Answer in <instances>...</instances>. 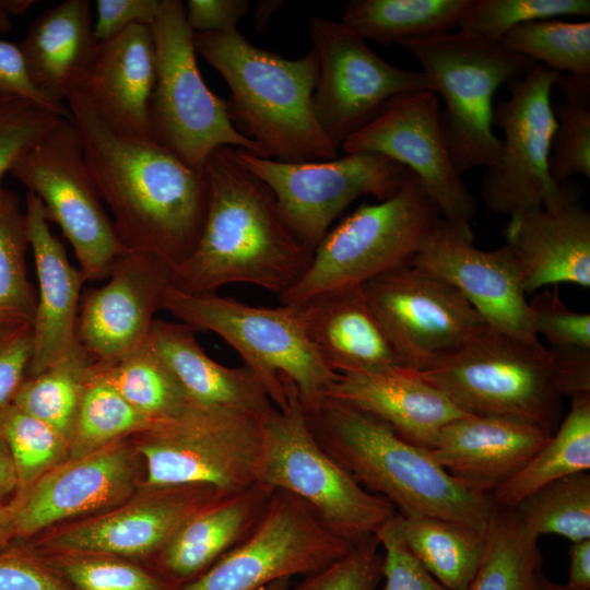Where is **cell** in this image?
<instances>
[{
    "mask_svg": "<svg viewBox=\"0 0 590 590\" xmlns=\"http://www.w3.org/2000/svg\"><path fill=\"white\" fill-rule=\"evenodd\" d=\"M67 102L119 239L173 271L192 253L203 229L209 205L204 169L187 166L154 141L116 134L76 91Z\"/></svg>",
    "mask_w": 590,
    "mask_h": 590,
    "instance_id": "6da1fadb",
    "label": "cell"
},
{
    "mask_svg": "<svg viewBox=\"0 0 590 590\" xmlns=\"http://www.w3.org/2000/svg\"><path fill=\"white\" fill-rule=\"evenodd\" d=\"M209 205L192 253L170 274L188 294H212L231 283H249L283 294L309 268L314 251L283 219L271 189L221 146L204 167Z\"/></svg>",
    "mask_w": 590,
    "mask_h": 590,
    "instance_id": "7a4b0ae2",
    "label": "cell"
},
{
    "mask_svg": "<svg viewBox=\"0 0 590 590\" xmlns=\"http://www.w3.org/2000/svg\"><path fill=\"white\" fill-rule=\"evenodd\" d=\"M305 413L320 447L364 489L389 500L400 515L438 517L485 534L495 508L491 496L461 485L427 449L331 397Z\"/></svg>",
    "mask_w": 590,
    "mask_h": 590,
    "instance_id": "3957f363",
    "label": "cell"
},
{
    "mask_svg": "<svg viewBox=\"0 0 590 590\" xmlns=\"http://www.w3.org/2000/svg\"><path fill=\"white\" fill-rule=\"evenodd\" d=\"M193 42L229 87L235 127L264 157L287 163L338 157L314 109L319 64L312 49L287 59L250 44L237 28L194 33Z\"/></svg>",
    "mask_w": 590,
    "mask_h": 590,
    "instance_id": "277c9868",
    "label": "cell"
},
{
    "mask_svg": "<svg viewBox=\"0 0 590 590\" xmlns=\"http://www.w3.org/2000/svg\"><path fill=\"white\" fill-rule=\"evenodd\" d=\"M423 67L433 91L445 103L440 125L459 174L496 168L502 141L493 131V97L503 84L526 75L536 62L500 42L462 31L400 42Z\"/></svg>",
    "mask_w": 590,
    "mask_h": 590,
    "instance_id": "5b68a950",
    "label": "cell"
},
{
    "mask_svg": "<svg viewBox=\"0 0 590 590\" xmlns=\"http://www.w3.org/2000/svg\"><path fill=\"white\" fill-rule=\"evenodd\" d=\"M162 309L194 331H210L227 342L278 409L287 403L282 377L296 386L305 410L318 404L338 377L317 355L292 305L251 306L215 293L188 294L169 284Z\"/></svg>",
    "mask_w": 590,
    "mask_h": 590,
    "instance_id": "8992f818",
    "label": "cell"
},
{
    "mask_svg": "<svg viewBox=\"0 0 590 590\" xmlns=\"http://www.w3.org/2000/svg\"><path fill=\"white\" fill-rule=\"evenodd\" d=\"M418 373L469 415L521 421L552 434L560 423L551 351L487 324Z\"/></svg>",
    "mask_w": 590,
    "mask_h": 590,
    "instance_id": "52a82bcc",
    "label": "cell"
},
{
    "mask_svg": "<svg viewBox=\"0 0 590 590\" xmlns=\"http://www.w3.org/2000/svg\"><path fill=\"white\" fill-rule=\"evenodd\" d=\"M441 216L417 176L408 169L393 197L363 203L328 231L307 271L279 295L280 302L291 305L326 291L363 285L411 263Z\"/></svg>",
    "mask_w": 590,
    "mask_h": 590,
    "instance_id": "ba28073f",
    "label": "cell"
},
{
    "mask_svg": "<svg viewBox=\"0 0 590 590\" xmlns=\"http://www.w3.org/2000/svg\"><path fill=\"white\" fill-rule=\"evenodd\" d=\"M283 378L287 403L263 420L259 482L299 498L327 529L352 545L376 535L397 509L386 498L364 489L320 447L296 386Z\"/></svg>",
    "mask_w": 590,
    "mask_h": 590,
    "instance_id": "9c48e42d",
    "label": "cell"
},
{
    "mask_svg": "<svg viewBox=\"0 0 590 590\" xmlns=\"http://www.w3.org/2000/svg\"><path fill=\"white\" fill-rule=\"evenodd\" d=\"M131 437L145 463L143 486L206 485L234 493L259 482L264 427L258 416L189 403Z\"/></svg>",
    "mask_w": 590,
    "mask_h": 590,
    "instance_id": "30bf717a",
    "label": "cell"
},
{
    "mask_svg": "<svg viewBox=\"0 0 590 590\" xmlns=\"http://www.w3.org/2000/svg\"><path fill=\"white\" fill-rule=\"evenodd\" d=\"M150 28L156 56V80L149 105L154 142L194 169H202L221 146L264 157L259 145L235 127L227 101L203 81L185 4L162 0Z\"/></svg>",
    "mask_w": 590,
    "mask_h": 590,
    "instance_id": "8fae6325",
    "label": "cell"
},
{
    "mask_svg": "<svg viewBox=\"0 0 590 590\" xmlns=\"http://www.w3.org/2000/svg\"><path fill=\"white\" fill-rule=\"evenodd\" d=\"M8 173L42 200L47 219L70 243L84 280L108 278L128 249L105 209L72 119L61 118Z\"/></svg>",
    "mask_w": 590,
    "mask_h": 590,
    "instance_id": "7c38bea8",
    "label": "cell"
},
{
    "mask_svg": "<svg viewBox=\"0 0 590 590\" xmlns=\"http://www.w3.org/2000/svg\"><path fill=\"white\" fill-rule=\"evenodd\" d=\"M558 72L536 63L510 81V97L493 108V125L504 132L502 158L486 169L480 194L491 211L516 216L538 206H552L579 196L580 188L556 184L548 169L556 128L552 91Z\"/></svg>",
    "mask_w": 590,
    "mask_h": 590,
    "instance_id": "4fadbf2b",
    "label": "cell"
},
{
    "mask_svg": "<svg viewBox=\"0 0 590 590\" xmlns=\"http://www.w3.org/2000/svg\"><path fill=\"white\" fill-rule=\"evenodd\" d=\"M237 161L273 192L281 214L309 249L328 233L330 224L353 201L374 196L393 197L408 168L376 153H349L326 161L287 163L235 149Z\"/></svg>",
    "mask_w": 590,
    "mask_h": 590,
    "instance_id": "5bb4252c",
    "label": "cell"
},
{
    "mask_svg": "<svg viewBox=\"0 0 590 590\" xmlns=\"http://www.w3.org/2000/svg\"><path fill=\"white\" fill-rule=\"evenodd\" d=\"M353 546L327 529L299 498L273 489L249 535L180 590H258L280 579L316 575Z\"/></svg>",
    "mask_w": 590,
    "mask_h": 590,
    "instance_id": "9a60e30c",
    "label": "cell"
},
{
    "mask_svg": "<svg viewBox=\"0 0 590 590\" xmlns=\"http://www.w3.org/2000/svg\"><path fill=\"white\" fill-rule=\"evenodd\" d=\"M308 32L319 64L314 109L338 151L393 96L433 91L423 71H409L387 62L341 21L315 16L308 22Z\"/></svg>",
    "mask_w": 590,
    "mask_h": 590,
    "instance_id": "2e32d148",
    "label": "cell"
},
{
    "mask_svg": "<svg viewBox=\"0 0 590 590\" xmlns=\"http://www.w3.org/2000/svg\"><path fill=\"white\" fill-rule=\"evenodd\" d=\"M403 366L424 371L486 323L449 282L412 263L362 285Z\"/></svg>",
    "mask_w": 590,
    "mask_h": 590,
    "instance_id": "e0dca14e",
    "label": "cell"
},
{
    "mask_svg": "<svg viewBox=\"0 0 590 590\" xmlns=\"http://www.w3.org/2000/svg\"><path fill=\"white\" fill-rule=\"evenodd\" d=\"M341 149L345 154H381L405 166L444 217L470 221L475 214L476 200L453 165L440 125L439 98L432 90L393 96Z\"/></svg>",
    "mask_w": 590,
    "mask_h": 590,
    "instance_id": "ac0fdd59",
    "label": "cell"
},
{
    "mask_svg": "<svg viewBox=\"0 0 590 590\" xmlns=\"http://www.w3.org/2000/svg\"><path fill=\"white\" fill-rule=\"evenodd\" d=\"M411 263L453 285L492 329L542 344L510 250L476 248L470 221L441 216Z\"/></svg>",
    "mask_w": 590,
    "mask_h": 590,
    "instance_id": "d6986e66",
    "label": "cell"
},
{
    "mask_svg": "<svg viewBox=\"0 0 590 590\" xmlns=\"http://www.w3.org/2000/svg\"><path fill=\"white\" fill-rule=\"evenodd\" d=\"M227 494L206 485L143 486L135 498L45 535L35 551L153 559L189 517Z\"/></svg>",
    "mask_w": 590,
    "mask_h": 590,
    "instance_id": "ffe728a7",
    "label": "cell"
},
{
    "mask_svg": "<svg viewBox=\"0 0 590 590\" xmlns=\"http://www.w3.org/2000/svg\"><path fill=\"white\" fill-rule=\"evenodd\" d=\"M170 274L154 257L128 249L114 263L108 282L85 292L76 338L94 362L114 363L144 343Z\"/></svg>",
    "mask_w": 590,
    "mask_h": 590,
    "instance_id": "44dd1931",
    "label": "cell"
},
{
    "mask_svg": "<svg viewBox=\"0 0 590 590\" xmlns=\"http://www.w3.org/2000/svg\"><path fill=\"white\" fill-rule=\"evenodd\" d=\"M133 450L122 438L49 470L13 505L15 538L30 539L60 521L126 502L137 483Z\"/></svg>",
    "mask_w": 590,
    "mask_h": 590,
    "instance_id": "7402d4cb",
    "label": "cell"
},
{
    "mask_svg": "<svg viewBox=\"0 0 590 590\" xmlns=\"http://www.w3.org/2000/svg\"><path fill=\"white\" fill-rule=\"evenodd\" d=\"M156 80V56L150 26L133 24L97 44L76 91L113 132L154 141L149 120Z\"/></svg>",
    "mask_w": 590,
    "mask_h": 590,
    "instance_id": "603a6c76",
    "label": "cell"
},
{
    "mask_svg": "<svg viewBox=\"0 0 590 590\" xmlns=\"http://www.w3.org/2000/svg\"><path fill=\"white\" fill-rule=\"evenodd\" d=\"M552 435L521 421L465 415L446 425L427 451L461 485L491 496L516 475Z\"/></svg>",
    "mask_w": 590,
    "mask_h": 590,
    "instance_id": "cb8c5ba5",
    "label": "cell"
},
{
    "mask_svg": "<svg viewBox=\"0 0 590 590\" xmlns=\"http://www.w3.org/2000/svg\"><path fill=\"white\" fill-rule=\"evenodd\" d=\"M504 234L526 294L559 283L590 286V213L580 194L509 217Z\"/></svg>",
    "mask_w": 590,
    "mask_h": 590,
    "instance_id": "d4e9b609",
    "label": "cell"
},
{
    "mask_svg": "<svg viewBox=\"0 0 590 590\" xmlns=\"http://www.w3.org/2000/svg\"><path fill=\"white\" fill-rule=\"evenodd\" d=\"M25 226L38 281L33 354L27 376H36L76 343L81 290L85 282L62 243L52 234L42 200L27 191Z\"/></svg>",
    "mask_w": 590,
    "mask_h": 590,
    "instance_id": "484cf974",
    "label": "cell"
},
{
    "mask_svg": "<svg viewBox=\"0 0 590 590\" xmlns=\"http://www.w3.org/2000/svg\"><path fill=\"white\" fill-rule=\"evenodd\" d=\"M291 305L317 355L333 373L403 366L362 285L326 291Z\"/></svg>",
    "mask_w": 590,
    "mask_h": 590,
    "instance_id": "4316f807",
    "label": "cell"
},
{
    "mask_svg": "<svg viewBox=\"0 0 590 590\" xmlns=\"http://www.w3.org/2000/svg\"><path fill=\"white\" fill-rule=\"evenodd\" d=\"M326 397L374 415L401 438L424 449L434 447L446 425L469 415L418 371L405 366L338 375Z\"/></svg>",
    "mask_w": 590,
    "mask_h": 590,
    "instance_id": "83f0119b",
    "label": "cell"
},
{
    "mask_svg": "<svg viewBox=\"0 0 590 590\" xmlns=\"http://www.w3.org/2000/svg\"><path fill=\"white\" fill-rule=\"evenodd\" d=\"M272 493L257 482L200 509L156 554L153 570L179 589L192 582L249 535Z\"/></svg>",
    "mask_w": 590,
    "mask_h": 590,
    "instance_id": "f1b7e54d",
    "label": "cell"
},
{
    "mask_svg": "<svg viewBox=\"0 0 590 590\" xmlns=\"http://www.w3.org/2000/svg\"><path fill=\"white\" fill-rule=\"evenodd\" d=\"M194 333L180 321L155 318L146 337L189 402L268 417L276 408L255 373L246 365L233 368L215 362Z\"/></svg>",
    "mask_w": 590,
    "mask_h": 590,
    "instance_id": "f546056e",
    "label": "cell"
},
{
    "mask_svg": "<svg viewBox=\"0 0 590 590\" xmlns=\"http://www.w3.org/2000/svg\"><path fill=\"white\" fill-rule=\"evenodd\" d=\"M97 44L91 2L66 0L33 21L20 49L35 87L64 104Z\"/></svg>",
    "mask_w": 590,
    "mask_h": 590,
    "instance_id": "4dcf8cb0",
    "label": "cell"
},
{
    "mask_svg": "<svg viewBox=\"0 0 590 590\" xmlns=\"http://www.w3.org/2000/svg\"><path fill=\"white\" fill-rule=\"evenodd\" d=\"M397 532L416 560L449 590H467L481 564L485 534L433 516L393 518Z\"/></svg>",
    "mask_w": 590,
    "mask_h": 590,
    "instance_id": "1f68e13d",
    "label": "cell"
},
{
    "mask_svg": "<svg viewBox=\"0 0 590 590\" xmlns=\"http://www.w3.org/2000/svg\"><path fill=\"white\" fill-rule=\"evenodd\" d=\"M590 469V393L571 398V406L548 441L491 498L495 506L515 508L527 495L555 480Z\"/></svg>",
    "mask_w": 590,
    "mask_h": 590,
    "instance_id": "d6a6232c",
    "label": "cell"
},
{
    "mask_svg": "<svg viewBox=\"0 0 590 590\" xmlns=\"http://www.w3.org/2000/svg\"><path fill=\"white\" fill-rule=\"evenodd\" d=\"M468 0H352L341 22L363 39L389 46L453 32Z\"/></svg>",
    "mask_w": 590,
    "mask_h": 590,
    "instance_id": "836d02e7",
    "label": "cell"
},
{
    "mask_svg": "<svg viewBox=\"0 0 590 590\" xmlns=\"http://www.w3.org/2000/svg\"><path fill=\"white\" fill-rule=\"evenodd\" d=\"M538 539L514 509L495 506L481 564L467 590H529L543 565Z\"/></svg>",
    "mask_w": 590,
    "mask_h": 590,
    "instance_id": "e575fe53",
    "label": "cell"
},
{
    "mask_svg": "<svg viewBox=\"0 0 590 590\" xmlns=\"http://www.w3.org/2000/svg\"><path fill=\"white\" fill-rule=\"evenodd\" d=\"M92 363L76 341L58 362L36 376H27L12 403L70 441Z\"/></svg>",
    "mask_w": 590,
    "mask_h": 590,
    "instance_id": "d590c367",
    "label": "cell"
},
{
    "mask_svg": "<svg viewBox=\"0 0 590 590\" xmlns=\"http://www.w3.org/2000/svg\"><path fill=\"white\" fill-rule=\"evenodd\" d=\"M94 364L120 396L153 423L178 414L190 403L146 339L114 363Z\"/></svg>",
    "mask_w": 590,
    "mask_h": 590,
    "instance_id": "8d00e7d4",
    "label": "cell"
},
{
    "mask_svg": "<svg viewBox=\"0 0 590 590\" xmlns=\"http://www.w3.org/2000/svg\"><path fill=\"white\" fill-rule=\"evenodd\" d=\"M153 422L125 400L94 364L69 441V457L90 453L150 427Z\"/></svg>",
    "mask_w": 590,
    "mask_h": 590,
    "instance_id": "74e56055",
    "label": "cell"
},
{
    "mask_svg": "<svg viewBox=\"0 0 590 590\" xmlns=\"http://www.w3.org/2000/svg\"><path fill=\"white\" fill-rule=\"evenodd\" d=\"M533 535H562L573 543L590 539V475L571 474L550 482L512 508Z\"/></svg>",
    "mask_w": 590,
    "mask_h": 590,
    "instance_id": "f35d334b",
    "label": "cell"
},
{
    "mask_svg": "<svg viewBox=\"0 0 590 590\" xmlns=\"http://www.w3.org/2000/svg\"><path fill=\"white\" fill-rule=\"evenodd\" d=\"M554 87L563 101L553 104L556 128L548 169L553 180L564 185L576 174L590 178V78L558 73Z\"/></svg>",
    "mask_w": 590,
    "mask_h": 590,
    "instance_id": "ab89813d",
    "label": "cell"
},
{
    "mask_svg": "<svg viewBox=\"0 0 590 590\" xmlns=\"http://www.w3.org/2000/svg\"><path fill=\"white\" fill-rule=\"evenodd\" d=\"M502 45L545 68L590 78V22L536 20L508 31Z\"/></svg>",
    "mask_w": 590,
    "mask_h": 590,
    "instance_id": "60d3db41",
    "label": "cell"
},
{
    "mask_svg": "<svg viewBox=\"0 0 590 590\" xmlns=\"http://www.w3.org/2000/svg\"><path fill=\"white\" fill-rule=\"evenodd\" d=\"M25 214L17 194L0 187V320L33 324L37 291L28 279Z\"/></svg>",
    "mask_w": 590,
    "mask_h": 590,
    "instance_id": "b9f144b4",
    "label": "cell"
},
{
    "mask_svg": "<svg viewBox=\"0 0 590 590\" xmlns=\"http://www.w3.org/2000/svg\"><path fill=\"white\" fill-rule=\"evenodd\" d=\"M0 435L11 451L16 470L13 505L21 502L44 474L69 457L67 438L12 402L0 411Z\"/></svg>",
    "mask_w": 590,
    "mask_h": 590,
    "instance_id": "7bdbcfd3",
    "label": "cell"
},
{
    "mask_svg": "<svg viewBox=\"0 0 590 590\" xmlns=\"http://www.w3.org/2000/svg\"><path fill=\"white\" fill-rule=\"evenodd\" d=\"M42 556L74 590H180L154 570L115 555L64 552Z\"/></svg>",
    "mask_w": 590,
    "mask_h": 590,
    "instance_id": "ee69618b",
    "label": "cell"
},
{
    "mask_svg": "<svg viewBox=\"0 0 590 590\" xmlns=\"http://www.w3.org/2000/svg\"><path fill=\"white\" fill-rule=\"evenodd\" d=\"M590 15L589 0H468L459 31L500 42L511 28L555 16Z\"/></svg>",
    "mask_w": 590,
    "mask_h": 590,
    "instance_id": "f6af8a7d",
    "label": "cell"
},
{
    "mask_svg": "<svg viewBox=\"0 0 590 590\" xmlns=\"http://www.w3.org/2000/svg\"><path fill=\"white\" fill-rule=\"evenodd\" d=\"M61 118L32 101L0 97V187L14 161Z\"/></svg>",
    "mask_w": 590,
    "mask_h": 590,
    "instance_id": "bcb514c9",
    "label": "cell"
},
{
    "mask_svg": "<svg viewBox=\"0 0 590 590\" xmlns=\"http://www.w3.org/2000/svg\"><path fill=\"white\" fill-rule=\"evenodd\" d=\"M373 535L322 571L304 577L292 590H375L382 578L384 554Z\"/></svg>",
    "mask_w": 590,
    "mask_h": 590,
    "instance_id": "7dc6e473",
    "label": "cell"
},
{
    "mask_svg": "<svg viewBox=\"0 0 590 590\" xmlns=\"http://www.w3.org/2000/svg\"><path fill=\"white\" fill-rule=\"evenodd\" d=\"M535 334L551 350H590V315L569 309L557 291L545 290L528 302Z\"/></svg>",
    "mask_w": 590,
    "mask_h": 590,
    "instance_id": "c3c4849f",
    "label": "cell"
},
{
    "mask_svg": "<svg viewBox=\"0 0 590 590\" xmlns=\"http://www.w3.org/2000/svg\"><path fill=\"white\" fill-rule=\"evenodd\" d=\"M0 590H74L35 548L10 544L0 551Z\"/></svg>",
    "mask_w": 590,
    "mask_h": 590,
    "instance_id": "681fc988",
    "label": "cell"
},
{
    "mask_svg": "<svg viewBox=\"0 0 590 590\" xmlns=\"http://www.w3.org/2000/svg\"><path fill=\"white\" fill-rule=\"evenodd\" d=\"M394 518V517H393ZM393 518L376 533L384 547V590H449L411 554L400 539Z\"/></svg>",
    "mask_w": 590,
    "mask_h": 590,
    "instance_id": "f907efd6",
    "label": "cell"
},
{
    "mask_svg": "<svg viewBox=\"0 0 590 590\" xmlns=\"http://www.w3.org/2000/svg\"><path fill=\"white\" fill-rule=\"evenodd\" d=\"M33 354V324L0 320V411L10 404L28 375Z\"/></svg>",
    "mask_w": 590,
    "mask_h": 590,
    "instance_id": "816d5d0a",
    "label": "cell"
},
{
    "mask_svg": "<svg viewBox=\"0 0 590 590\" xmlns=\"http://www.w3.org/2000/svg\"><path fill=\"white\" fill-rule=\"evenodd\" d=\"M0 97H19L36 103L66 119H72L64 104L56 103L40 93L31 81L20 46L0 40Z\"/></svg>",
    "mask_w": 590,
    "mask_h": 590,
    "instance_id": "f5cc1de1",
    "label": "cell"
},
{
    "mask_svg": "<svg viewBox=\"0 0 590 590\" xmlns=\"http://www.w3.org/2000/svg\"><path fill=\"white\" fill-rule=\"evenodd\" d=\"M162 0H97L94 35L108 40L133 24L150 26L161 10Z\"/></svg>",
    "mask_w": 590,
    "mask_h": 590,
    "instance_id": "db71d44e",
    "label": "cell"
},
{
    "mask_svg": "<svg viewBox=\"0 0 590 590\" xmlns=\"http://www.w3.org/2000/svg\"><path fill=\"white\" fill-rule=\"evenodd\" d=\"M248 8L247 0H188L185 14L193 33H220L236 30Z\"/></svg>",
    "mask_w": 590,
    "mask_h": 590,
    "instance_id": "11a10c76",
    "label": "cell"
},
{
    "mask_svg": "<svg viewBox=\"0 0 590 590\" xmlns=\"http://www.w3.org/2000/svg\"><path fill=\"white\" fill-rule=\"evenodd\" d=\"M553 385L559 397L590 393V350H551Z\"/></svg>",
    "mask_w": 590,
    "mask_h": 590,
    "instance_id": "9f6ffc18",
    "label": "cell"
},
{
    "mask_svg": "<svg viewBox=\"0 0 590 590\" xmlns=\"http://www.w3.org/2000/svg\"><path fill=\"white\" fill-rule=\"evenodd\" d=\"M565 586L569 590H590V539L571 544Z\"/></svg>",
    "mask_w": 590,
    "mask_h": 590,
    "instance_id": "6f0895ef",
    "label": "cell"
},
{
    "mask_svg": "<svg viewBox=\"0 0 590 590\" xmlns=\"http://www.w3.org/2000/svg\"><path fill=\"white\" fill-rule=\"evenodd\" d=\"M16 488L17 476L14 461L5 440L0 435V502H10L8 498L14 497Z\"/></svg>",
    "mask_w": 590,
    "mask_h": 590,
    "instance_id": "680465c9",
    "label": "cell"
},
{
    "mask_svg": "<svg viewBox=\"0 0 590 590\" xmlns=\"http://www.w3.org/2000/svg\"><path fill=\"white\" fill-rule=\"evenodd\" d=\"M15 539V508L11 502H0V551Z\"/></svg>",
    "mask_w": 590,
    "mask_h": 590,
    "instance_id": "91938a15",
    "label": "cell"
},
{
    "mask_svg": "<svg viewBox=\"0 0 590 590\" xmlns=\"http://www.w3.org/2000/svg\"><path fill=\"white\" fill-rule=\"evenodd\" d=\"M283 3L282 1H262L256 10V22L259 30H263L273 12Z\"/></svg>",
    "mask_w": 590,
    "mask_h": 590,
    "instance_id": "94428289",
    "label": "cell"
},
{
    "mask_svg": "<svg viewBox=\"0 0 590 590\" xmlns=\"http://www.w3.org/2000/svg\"><path fill=\"white\" fill-rule=\"evenodd\" d=\"M36 1L33 0H0V11L7 15H20L26 12Z\"/></svg>",
    "mask_w": 590,
    "mask_h": 590,
    "instance_id": "6125c7cd",
    "label": "cell"
},
{
    "mask_svg": "<svg viewBox=\"0 0 590 590\" xmlns=\"http://www.w3.org/2000/svg\"><path fill=\"white\" fill-rule=\"evenodd\" d=\"M529 590H569L565 585H558L545 577L543 571H539L534 577Z\"/></svg>",
    "mask_w": 590,
    "mask_h": 590,
    "instance_id": "be15d7a7",
    "label": "cell"
},
{
    "mask_svg": "<svg viewBox=\"0 0 590 590\" xmlns=\"http://www.w3.org/2000/svg\"><path fill=\"white\" fill-rule=\"evenodd\" d=\"M292 579H280L274 582H271L258 590H292Z\"/></svg>",
    "mask_w": 590,
    "mask_h": 590,
    "instance_id": "e7e4bbea",
    "label": "cell"
},
{
    "mask_svg": "<svg viewBox=\"0 0 590 590\" xmlns=\"http://www.w3.org/2000/svg\"><path fill=\"white\" fill-rule=\"evenodd\" d=\"M12 28V21L9 15L0 11V33H7Z\"/></svg>",
    "mask_w": 590,
    "mask_h": 590,
    "instance_id": "03108f58",
    "label": "cell"
}]
</instances>
